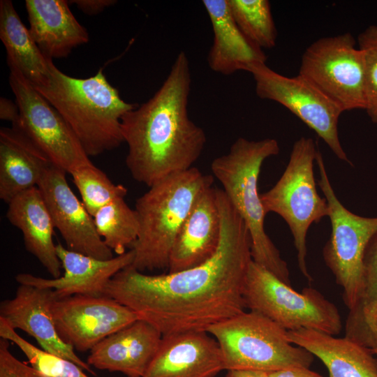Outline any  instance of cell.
Instances as JSON below:
<instances>
[{"mask_svg":"<svg viewBox=\"0 0 377 377\" xmlns=\"http://www.w3.org/2000/svg\"><path fill=\"white\" fill-rule=\"evenodd\" d=\"M216 189L221 235L211 258L195 267L156 275L130 265L105 287L104 295L128 307L163 336L207 332L246 309L244 291L252 261L251 237L224 191Z\"/></svg>","mask_w":377,"mask_h":377,"instance_id":"cell-1","label":"cell"},{"mask_svg":"<svg viewBox=\"0 0 377 377\" xmlns=\"http://www.w3.org/2000/svg\"><path fill=\"white\" fill-rule=\"evenodd\" d=\"M191 85L189 60L182 51L153 96L122 117L126 164L138 182L149 187L190 169L200 156L207 137L188 114Z\"/></svg>","mask_w":377,"mask_h":377,"instance_id":"cell-2","label":"cell"},{"mask_svg":"<svg viewBox=\"0 0 377 377\" xmlns=\"http://www.w3.org/2000/svg\"><path fill=\"white\" fill-rule=\"evenodd\" d=\"M47 82L34 87L57 111L89 156L117 148L124 142L121 120L138 105L125 102L103 70L87 78L71 77L49 60Z\"/></svg>","mask_w":377,"mask_h":377,"instance_id":"cell-3","label":"cell"},{"mask_svg":"<svg viewBox=\"0 0 377 377\" xmlns=\"http://www.w3.org/2000/svg\"><path fill=\"white\" fill-rule=\"evenodd\" d=\"M279 151V142L274 138L256 141L239 138L227 154L213 160L211 170L246 226L251 241L252 260L291 286L288 265L265 230L267 214L258 191L263 162L278 155Z\"/></svg>","mask_w":377,"mask_h":377,"instance_id":"cell-4","label":"cell"},{"mask_svg":"<svg viewBox=\"0 0 377 377\" xmlns=\"http://www.w3.org/2000/svg\"><path fill=\"white\" fill-rule=\"evenodd\" d=\"M214 178L198 168L171 174L149 187L135 202L139 233L131 267L139 272L168 269L177 233L196 198Z\"/></svg>","mask_w":377,"mask_h":377,"instance_id":"cell-5","label":"cell"},{"mask_svg":"<svg viewBox=\"0 0 377 377\" xmlns=\"http://www.w3.org/2000/svg\"><path fill=\"white\" fill-rule=\"evenodd\" d=\"M217 341L225 370L273 372L309 368L314 356L291 343L288 331L256 311H243L207 330Z\"/></svg>","mask_w":377,"mask_h":377,"instance_id":"cell-6","label":"cell"},{"mask_svg":"<svg viewBox=\"0 0 377 377\" xmlns=\"http://www.w3.org/2000/svg\"><path fill=\"white\" fill-rule=\"evenodd\" d=\"M316 149L311 138L301 137L293 146L288 163L276 183L260 194L266 214L274 212L287 223L293 237L301 273L311 281L306 265V236L313 223L328 216L326 198L318 193L314 177Z\"/></svg>","mask_w":377,"mask_h":377,"instance_id":"cell-7","label":"cell"},{"mask_svg":"<svg viewBox=\"0 0 377 377\" xmlns=\"http://www.w3.org/2000/svg\"><path fill=\"white\" fill-rule=\"evenodd\" d=\"M244 297L246 309L263 314L287 331L304 328L335 336L343 327L338 309L319 291L306 288L297 292L253 260Z\"/></svg>","mask_w":377,"mask_h":377,"instance_id":"cell-8","label":"cell"},{"mask_svg":"<svg viewBox=\"0 0 377 377\" xmlns=\"http://www.w3.org/2000/svg\"><path fill=\"white\" fill-rule=\"evenodd\" d=\"M316 161L320 175L318 185L327 200L331 222V233L323 247V256L342 288L343 302L350 310L362 299L363 258L368 242L377 231V216H360L345 207L334 193L318 149Z\"/></svg>","mask_w":377,"mask_h":377,"instance_id":"cell-9","label":"cell"},{"mask_svg":"<svg viewBox=\"0 0 377 377\" xmlns=\"http://www.w3.org/2000/svg\"><path fill=\"white\" fill-rule=\"evenodd\" d=\"M298 75L343 112L365 109L364 59L350 33L312 43L302 56Z\"/></svg>","mask_w":377,"mask_h":377,"instance_id":"cell-10","label":"cell"},{"mask_svg":"<svg viewBox=\"0 0 377 377\" xmlns=\"http://www.w3.org/2000/svg\"><path fill=\"white\" fill-rule=\"evenodd\" d=\"M9 84L19 108V117L12 123L55 166L70 173L92 163L81 143L62 117L13 65Z\"/></svg>","mask_w":377,"mask_h":377,"instance_id":"cell-11","label":"cell"},{"mask_svg":"<svg viewBox=\"0 0 377 377\" xmlns=\"http://www.w3.org/2000/svg\"><path fill=\"white\" fill-rule=\"evenodd\" d=\"M247 72L253 77L260 98L286 108L313 130L339 160L353 165L339 140L338 123L343 112L336 104L300 75H281L265 62L251 65Z\"/></svg>","mask_w":377,"mask_h":377,"instance_id":"cell-12","label":"cell"},{"mask_svg":"<svg viewBox=\"0 0 377 377\" xmlns=\"http://www.w3.org/2000/svg\"><path fill=\"white\" fill-rule=\"evenodd\" d=\"M50 309L60 338L79 352L139 319L128 307L106 295L53 297Z\"/></svg>","mask_w":377,"mask_h":377,"instance_id":"cell-13","label":"cell"},{"mask_svg":"<svg viewBox=\"0 0 377 377\" xmlns=\"http://www.w3.org/2000/svg\"><path fill=\"white\" fill-rule=\"evenodd\" d=\"M66 173L52 164L38 185L54 228L68 249L101 260L113 258L112 251L96 230L93 216L68 186Z\"/></svg>","mask_w":377,"mask_h":377,"instance_id":"cell-14","label":"cell"},{"mask_svg":"<svg viewBox=\"0 0 377 377\" xmlns=\"http://www.w3.org/2000/svg\"><path fill=\"white\" fill-rule=\"evenodd\" d=\"M56 249L64 271L62 276L47 279L20 273L15 276L16 281L19 284L50 289L54 299L76 295H104L110 279L119 271L131 265L134 259L133 249L108 260H101L69 250L60 243L56 245Z\"/></svg>","mask_w":377,"mask_h":377,"instance_id":"cell-15","label":"cell"},{"mask_svg":"<svg viewBox=\"0 0 377 377\" xmlns=\"http://www.w3.org/2000/svg\"><path fill=\"white\" fill-rule=\"evenodd\" d=\"M52 299L50 289L19 284L13 298L1 302L0 318L13 329L34 337L41 349L67 359L96 376L91 366L60 338L50 309Z\"/></svg>","mask_w":377,"mask_h":377,"instance_id":"cell-16","label":"cell"},{"mask_svg":"<svg viewBox=\"0 0 377 377\" xmlns=\"http://www.w3.org/2000/svg\"><path fill=\"white\" fill-rule=\"evenodd\" d=\"M206 331L163 336L142 377H215L225 370L220 348Z\"/></svg>","mask_w":377,"mask_h":377,"instance_id":"cell-17","label":"cell"},{"mask_svg":"<svg viewBox=\"0 0 377 377\" xmlns=\"http://www.w3.org/2000/svg\"><path fill=\"white\" fill-rule=\"evenodd\" d=\"M221 235V221L216 187L204 189L196 198L173 244L168 272L198 266L216 252Z\"/></svg>","mask_w":377,"mask_h":377,"instance_id":"cell-18","label":"cell"},{"mask_svg":"<svg viewBox=\"0 0 377 377\" xmlns=\"http://www.w3.org/2000/svg\"><path fill=\"white\" fill-rule=\"evenodd\" d=\"M162 334L146 320L138 319L109 335L89 352L87 362L99 370L142 377L162 339Z\"/></svg>","mask_w":377,"mask_h":377,"instance_id":"cell-19","label":"cell"},{"mask_svg":"<svg viewBox=\"0 0 377 377\" xmlns=\"http://www.w3.org/2000/svg\"><path fill=\"white\" fill-rule=\"evenodd\" d=\"M65 0H26L29 32L49 59L66 57L72 50L89 41V34L76 20Z\"/></svg>","mask_w":377,"mask_h":377,"instance_id":"cell-20","label":"cell"},{"mask_svg":"<svg viewBox=\"0 0 377 377\" xmlns=\"http://www.w3.org/2000/svg\"><path fill=\"white\" fill-rule=\"evenodd\" d=\"M6 218L21 230L26 250L52 278L60 277L62 267L53 241L54 226L38 186L13 198L8 204Z\"/></svg>","mask_w":377,"mask_h":377,"instance_id":"cell-21","label":"cell"},{"mask_svg":"<svg viewBox=\"0 0 377 377\" xmlns=\"http://www.w3.org/2000/svg\"><path fill=\"white\" fill-rule=\"evenodd\" d=\"M212 24L214 38L207 56L209 68L229 75L247 71L256 63L265 62L263 50L253 45L241 31L230 11L227 0H203Z\"/></svg>","mask_w":377,"mask_h":377,"instance_id":"cell-22","label":"cell"},{"mask_svg":"<svg viewBox=\"0 0 377 377\" xmlns=\"http://www.w3.org/2000/svg\"><path fill=\"white\" fill-rule=\"evenodd\" d=\"M52 163L15 125L0 129V198L8 204L37 187Z\"/></svg>","mask_w":377,"mask_h":377,"instance_id":"cell-23","label":"cell"},{"mask_svg":"<svg viewBox=\"0 0 377 377\" xmlns=\"http://www.w3.org/2000/svg\"><path fill=\"white\" fill-rule=\"evenodd\" d=\"M288 337L320 359L330 377H377V355L345 337L303 328L288 331Z\"/></svg>","mask_w":377,"mask_h":377,"instance_id":"cell-24","label":"cell"},{"mask_svg":"<svg viewBox=\"0 0 377 377\" xmlns=\"http://www.w3.org/2000/svg\"><path fill=\"white\" fill-rule=\"evenodd\" d=\"M0 38L13 65L34 87L44 85L50 75L49 60L22 23L10 0L0 1Z\"/></svg>","mask_w":377,"mask_h":377,"instance_id":"cell-25","label":"cell"},{"mask_svg":"<svg viewBox=\"0 0 377 377\" xmlns=\"http://www.w3.org/2000/svg\"><path fill=\"white\" fill-rule=\"evenodd\" d=\"M96 230L105 245L117 255L132 247L139 233L136 211L124 198H116L101 207L93 216Z\"/></svg>","mask_w":377,"mask_h":377,"instance_id":"cell-26","label":"cell"},{"mask_svg":"<svg viewBox=\"0 0 377 377\" xmlns=\"http://www.w3.org/2000/svg\"><path fill=\"white\" fill-rule=\"evenodd\" d=\"M237 25L244 35L260 49L276 45V29L267 0H227Z\"/></svg>","mask_w":377,"mask_h":377,"instance_id":"cell-27","label":"cell"},{"mask_svg":"<svg viewBox=\"0 0 377 377\" xmlns=\"http://www.w3.org/2000/svg\"><path fill=\"white\" fill-rule=\"evenodd\" d=\"M79 191L84 206L91 216L104 205L118 198H125L127 188L114 184L93 163L77 167L69 173Z\"/></svg>","mask_w":377,"mask_h":377,"instance_id":"cell-28","label":"cell"},{"mask_svg":"<svg viewBox=\"0 0 377 377\" xmlns=\"http://www.w3.org/2000/svg\"><path fill=\"white\" fill-rule=\"evenodd\" d=\"M0 337L15 343L25 355L31 366L48 377H89L75 363L25 340L2 318H0Z\"/></svg>","mask_w":377,"mask_h":377,"instance_id":"cell-29","label":"cell"},{"mask_svg":"<svg viewBox=\"0 0 377 377\" xmlns=\"http://www.w3.org/2000/svg\"><path fill=\"white\" fill-rule=\"evenodd\" d=\"M365 64V110L373 123L377 124V24H371L357 38Z\"/></svg>","mask_w":377,"mask_h":377,"instance_id":"cell-30","label":"cell"},{"mask_svg":"<svg viewBox=\"0 0 377 377\" xmlns=\"http://www.w3.org/2000/svg\"><path fill=\"white\" fill-rule=\"evenodd\" d=\"M345 337L377 355V302L360 303L349 310L345 325Z\"/></svg>","mask_w":377,"mask_h":377,"instance_id":"cell-31","label":"cell"},{"mask_svg":"<svg viewBox=\"0 0 377 377\" xmlns=\"http://www.w3.org/2000/svg\"><path fill=\"white\" fill-rule=\"evenodd\" d=\"M364 293L360 303L377 302V231L373 235L365 249L363 258ZM359 303V304H360Z\"/></svg>","mask_w":377,"mask_h":377,"instance_id":"cell-32","label":"cell"},{"mask_svg":"<svg viewBox=\"0 0 377 377\" xmlns=\"http://www.w3.org/2000/svg\"><path fill=\"white\" fill-rule=\"evenodd\" d=\"M10 341L0 340V377H48L13 355Z\"/></svg>","mask_w":377,"mask_h":377,"instance_id":"cell-33","label":"cell"},{"mask_svg":"<svg viewBox=\"0 0 377 377\" xmlns=\"http://www.w3.org/2000/svg\"><path fill=\"white\" fill-rule=\"evenodd\" d=\"M69 3H73L84 13L89 15H97L106 8L116 3L114 0H73Z\"/></svg>","mask_w":377,"mask_h":377,"instance_id":"cell-34","label":"cell"},{"mask_svg":"<svg viewBox=\"0 0 377 377\" xmlns=\"http://www.w3.org/2000/svg\"><path fill=\"white\" fill-rule=\"evenodd\" d=\"M20 112L17 103L5 97L0 98V118L10 121L11 124L17 120Z\"/></svg>","mask_w":377,"mask_h":377,"instance_id":"cell-35","label":"cell"},{"mask_svg":"<svg viewBox=\"0 0 377 377\" xmlns=\"http://www.w3.org/2000/svg\"><path fill=\"white\" fill-rule=\"evenodd\" d=\"M269 377H323L309 368H293L269 372Z\"/></svg>","mask_w":377,"mask_h":377,"instance_id":"cell-36","label":"cell"},{"mask_svg":"<svg viewBox=\"0 0 377 377\" xmlns=\"http://www.w3.org/2000/svg\"><path fill=\"white\" fill-rule=\"evenodd\" d=\"M225 377H269V373L253 369L228 370Z\"/></svg>","mask_w":377,"mask_h":377,"instance_id":"cell-37","label":"cell"}]
</instances>
